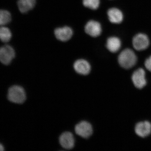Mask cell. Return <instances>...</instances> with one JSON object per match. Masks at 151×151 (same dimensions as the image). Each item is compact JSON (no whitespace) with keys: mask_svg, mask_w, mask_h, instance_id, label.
I'll list each match as a JSON object with an SVG mask.
<instances>
[{"mask_svg":"<svg viewBox=\"0 0 151 151\" xmlns=\"http://www.w3.org/2000/svg\"><path fill=\"white\" fill-rule=\"evenodd\" d=\"M137 61V55L132 50L126 49L119 54L118 62L121 67L128 69L134 66Z\"/></svg>","mask_w":151,"mask_h":151,"instance_id":"1","label":"cell"},{"mask_svg":"<svg viewBox=\"0 0 151 151\" xmlns=\"http://www.w3.org/2000/svg\"><path fill=\"white\" fill-rule=\"evenodd\" d=\"M83 5L92 10H96L99 8L100 0H83Z\"/></svg>","mask_w":151,"mask_h":151,"instance_id":"17","label":"cell"},{"mask_svg":"<svg viewBox=\"0 0 151 151\" xmlns=\"http://www.w3.org/2000/svg\"><path fill=\"white\" fill-rule=\"evenodd\" d=\"M55 35L58 40L62 42L69 40L73 35V30L68 27L58 28L55 30Z\"/></svg>","mask_w":151,"mask_h":151,"instance_id":"8","label":"cell"},{"mask_svg":"<svg viewBox=\"0 0 151 151\" xmlns=\"http://www.w3.org/2000/svg\"><path fill=\"white\" fill-rule=\"evenodd\" d=\"M59 142L60 145L63 148L70 150L74 147L75 140L72 133L65 132L60 135L59 138Z\"/></svg>","mask_w":151,"mask_h":151,"instance_id":"10","label":"cell"},{"mask_svg":"<svg viewBox=\"0 0 151 151\" xmlns=\"http://www.w3.org/2000/svg\"><path fill=\"white\" fill-rule=\"evenodd\" d=\"M12 20L10 13L5 10H0V26L8 24Z\"/></svg>","mask_w":151,"mask_h":151,"instance_id":"16","label":"cell"},{"mask_svg":"<svg viewBox=\"0 0 151 151\" xmlns=\"http://www.w3.org/2000/svg\"><path fill=\"white\" fill-rule=\"evenodd\" d=\"M135 133L137 135L142 138L148 137L151 133V124L149 122H141L136 125Z\"/></svg>","mask_w":151,"mask_h":151,"instance_id":"9","label":"cell"},{"mask_svg":"<svg viewBox=\"0 0 151 151\" xmlns=\"http://www.w3.org/2000/svg\"><path fill=\"white\" fill-rule=\"evenodd\" d=\"M12 33L7 27H0V40L4 42H8L12 38Z\"/></svg>","mask_w":151,"mask_h":151,"instance_id":"15","label":"cell"},{"mask_svg":"<svg viewBox=\"0 0 151 151\" xmlns=\"http://www.w3.org/2000/svg\"><path fill=\"white\" fill-rule=\"evenodd\" d=\"M87 34L93 37L99 36L102 32V27L100 23L94 20L89 21L84 27Z\"/></svg>","mask_w":151,"mask_h":151,"instance_id":"7","label":"cell"},{"mask_svg":"<svg viewBox=\"0 0 151 151\" xmlns=\"http://www.w3.org/2000/svg\"><path fill=\"white\" fill-rule=\"evenodd\" d=\"M145 65L147 70L151 72V56L146 60Z\"/></svg>","mask_w":151,"mask_h":151,"instance_id":"18","label":"cell"},{"mask_svg":"<svg viewBox=\"0 0 151 151\" xmlns=\"http://www.w3.org/2000/svg\"><path fill=\"white\" fill-rule=\"evenodd\" d=\"M4 150V147L0 143V151H3Z\"/></svg>","mask_w":151,"mask_h":151,"instance_id":"19","label":"cell"},{"mask_svg":"<svg viewBox=\"0 0 151 151\" xmlns=\"http://www.w3.org/2000/svg\"><path fill=\"white\" fill-rule=\"evenodd\" d=\"M35 4L36 0H18L17 2L19 10L23 14L32 9Z\"/></svg>","mask_w":151,"mask_h":151,"instance_id":"14","label":"cell"},{"mask_svg":"<svg viewBox=\"0 0 151 151\" xmlns=\"http://www.w3.org/2000/svg\"><path fill=\"white\" fill-rule=\"evenodd\" d=\"M133 47L136 50L142 51L147 48L150 45V40L145 34L139 33L133 37Z\"/></svg>","mask_w":151,"mask_h":151,"instance_id":"4","label":"cell"},{"mask_svg":"<svg viewBox=\"0 0 151 151\" xmlns=\"http://www.w3.org/2000/svg\"><path fill=\"white\" fill-rule=\"evenodd\" d=\"M8 99L11 102L17 104H22L26 99L24 89L22 87L14 85L9 89Z\"/></svg>","mask_w":151,"mask_h":151,"instance_id":"2","label":"cell"},{"mask_svg":"<svg viewBox=\"0 0 151 151\" xmlns=\"http://www.w3.org/2000/svg\"><path fill=\"white\" fill-rule=\"evenodd\" d=\"M15 56L14 48L9 45H5L0 47V61L4 65L10 64Z\"/></svg>","mask_w":151,"mask_h":151,"instance_id":"3","label":"cell"},{"mask_svg":"<svg viewBox=\"0 0 151 151\" xmlns=\"http://www.w3.org/2000/svg\"><path fill=\"white\" fill-rule=\"evenodd\" d=\"M122 46V42L119 38L111 37L108 38L106 43V47L109 51L115 53L119 51Z\"/></svg>","mask_w":151,"mask_h":151,"instance_id":"13","label":"cell"},{"mask_svg":"<svg viewBox=\"0 0 151 151\" xmlns=\"http://www.w3.org/2000/svg\"><path fill=\"white\" fill-rule=\"evenodd\" d=\"M75 131L77 135L84 138H89L93 132L92 125L85 121L77 124L75 127Z\"/></svg>","mask_w":151,"mask_h":151,"instance_id":"6","label":"cell"},{"mask_svg":"<svg viewBox=\"0 0 151 151\" xmlns=\"http://www.w3.org/2000/svg\"><path fill=\"white\" fill-rule=\"evenodd\" d=\"M108 16L109 21L112 23L116 24L121 23L124 18L122 11L116 8L109 9L108 12Z\"/></svg>","mask_w":151,"mask_h":151,"instance_id":"12","label":"cell"},{"mask_svg":"<svg viewBox=\"0 0 151 151\" xmlns=\"http://www.w3.org/2000/svg\"><path fill=\"white\" fill-rule=\"evenodd\" d=\"M145 71L143 68H139L135 70L132 75L133 84L136 88L142 89L147 84Z\"/></svg>","mask_w":151,"mask_h":151,"instance_id":"5","label":"cell"},{"mask_svg":"<svg viewBox=\"0 0 151 151\" xmlns=\"http://www.w3.org/2000/svg\"><path fill=\"white\" fill-rule=\"evenodd\" d=\"M73 68L77 73L81 75H87L91 71V65L88 61L84 59L76 61L73 64Z\"/></svg>","mask_w":151,"mask_h":151,"instance_id":"11","label":"cell"}]
</instances>
